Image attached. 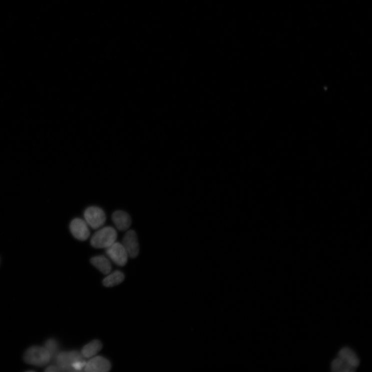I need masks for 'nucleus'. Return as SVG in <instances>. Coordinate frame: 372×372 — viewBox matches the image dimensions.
I'll return each mask as SVG.
<instances>
[{"label":"nucleus","mask_w":372,"mask_h":372,"mask_svg":"<svg viewBox=\"0 0 372 372\" xmlns=\"http://www.w3.org/2000/svg\"><path fill=\"white\" fill-rule=\"evenodd\" d=\"M117 237V232L115 228L111 226H106L93 235L90 242L95 248L106 249L115 243Z\"/></svg>","instance_id":"1"},{"label":"nucleus","mask_w":372,"mask_h":372,"mask_svg":"<svg viewBox=\"0 0 372 372\" xmlns=\"http://www.w3.org/2000/svg\"><path fill=\"white\" fill-rule=\"evenodd\" d=\"M24 359L28 364L42 366L49 363L53 357L45 347L33 346L27 350Z\"/></svg>","instance_id":"2"},{"label":"nucleus","mask_w":372,"mask_h":372,"mask_svg":"<svg viewBox=\"0 0 372 372\" xmlns=\"http://www.w3.org/2000/svg\"><path fill=\"white\" fill-rule=\"evenodd\" d=\"M85 221L94 230L100 229L106 221V216L103 210L96 206L87 208L84 213Z\"/></svg>","instance_id":"3"},{"label":"nucleus","mask_w":372,"mask_h":372,"mask_svg":"<svg viewBox=\"0 0 372 372\" xmlns=\"http://www.w3.org/2000/svg\"><path fill=\"white\" fill-rule=\"evenodd\" d=\"M106 254L110 259L117 265L123 266L128 261V253L122 244L115 242L106 248Z\"/></svg>","instance_id":"4"},{"label":"nucleus","mask_w":372,"mask_h":372,"mask_svg":"<svg viewBox=\"0 0 372 372\" xmlns=\"http://www.w3.org/2000/svg\"><path fill=\"white\" fill-rule=\"evenodd\" d=\"M122 244L128 256L135 258L138 255L140 247L138 236L135 231L132 230L128 231L123 238Z\"/></svg>","instance_id":"5"},{"label":"nucleus","mask_w":372,"mask_h":372,"mask_svg":"<svg viewBox=\"0 0 372 372\" xmlns=\"http://www.w3.org/2000/svg\"><path fill=\"white\" fill-rule=\"evenodd\" d=\"M89 225L82 219L77 218L73 219L70 224V231L72 235L78 240L85 241L90 236Z\"/></svg>","instance_id":"6"},{"label":"nucleus","mask_w":372,"mask_h":372,"mask_svg":"<svg viewBox=\"0 0 372 372\" xmlns=\"http://www.w3.org/2000/svg\"><path fill=\"white\" fill-rule=\"evenodd\" d=\"M111 368V363L108 360L102 356H97L87 362L84 368L87 372H106Z\"/></svg>","instance_id":"7"},{"label":"nucleus","mask_w":372,"mask_h":372,"mask_svg":"<svg viewBox=\"0 0 372 372\" xmlns=\"http://www.w3.org/2000/svg\"><path fill=\"white\" fill-rule=\"evenodd\" d=\"M112 219L121 231H125L132 224V218L128 213L122 211H117L112 214Z\"/></svg>","instance_id":"8"},{"label":"nucleus","mask_w":372,"mask_h":372,"mask_svg":"<svg viewBox=\"0 0 372 372\" xmlns=\"http://www.w3.org/2000/svg\"><path fill=\"white\" fill-rule=\"evenodd\" d=\"M337 356L344 360L355 370L360 364V360L356 353L348 347L342 348L338 353Z\"/></svg>","instance_id":"9"},{"label":"nucleus","mask_w":372,"mask_h":372,"mask_svg":"<svg viewBox=\"0 0 372 372\" xmlns=\"http://www.w3.org/2000/svg\"><path fill=\"white\" fill-rule=\"evenodd\" d=\"M91 263L104 274H108L111 270V264L108 258L104 256H96L91 260Z\"/></svg>","instance_id":"10"},{"label":"nucleus","mask_w":372,"mask_h":372,"mask_svg":"<svg viewBox=\"0 0 372 372\" xmlns=\"http://www.w3.org/2000/svg\"><path fill=\"white\" fill-rule=\"evenodd\" d=\"M102 347L103 345L101 341L95 339V340L84 346L81 353H82L84 357L89 358L98 353L101 350Z\"/></svg>","instance_id":"11"},{"label":"nucleus","mask_w":372,"mask_h":372,"mask_svg":"<svg viewBox=\"0 0 372 372\" xmlns=\"http://www.w3.org/2000/svg\"><path fill=\"white\" fill-rule=\"evenodd\" d=\"M124 279V274L120 271H116L106 277L103 281L105 286L112 287L120 284Z\"/></svg>","instance_id":"12"},{"label":"nucleus","mask_w":372,"mask_h":372,"mask_svg":"<svg viewBox=\"0 0 372 372\" xmlns=\"http://www.w3.org/2000/svg\"><path fill=\"white\" fill-rule=\"evenodd\" d=\"M331 368L333 371L335 372H353L355 371L345 361L338 356L332 362Z\"/></svg>","instance_id":"13"},{"label":"nucleus","mask_w":372,"mask_h":372,"mask_svg":"<svg viewBox=\"0 0 372 372\" xmlns=\"http://www.w3.org/2000/svg\"><path fill=\"white\" fill-rule=\"evenodd\" d=\"M45 347L50 352L53 358L56 355L59 349V344L58 342L55 339H50L47 341L45 343Z\"/></svg>","instance_id":"14"},{"label":"nucleus","mask_w":372,"mask_h":372,"mask_svg":"<svg viewBox=\"0 0 372 372\" xmlns=\"http://www.w3.org/2000/svg\"><path fill=\"white\" fill-rule=\"evenodd\" d=\"M45 371H60V369L59 368V367L56 365H51L50 367H48Z\"/></svg>","instance_id":"15"}]
</instances>
